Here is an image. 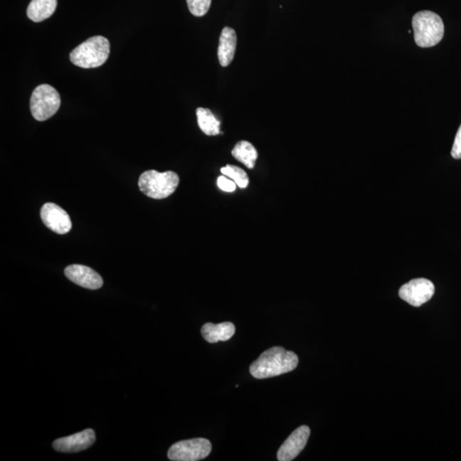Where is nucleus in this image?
Segmentation results:
<instances>
[{
    "mask_svg": "<svg viewBox=\"0 0 461 461\" xmlns=\"http://www.w3.org/2000/svg\"><path fill=\"white\" fill-rule=\"evenodd\" d=\"M451 155L455 159H461V125L457 132L454 144L451 151Z\"/></svg>",
    "mask_w": 461,
    "mask_h": 461,
    "instance_id": "nucleus-20",
    "label": "nucleus"
},
{
    "mask_svg": "<svg viewBox=\"0 0 461 461\" xmlns=\"http://www.w3.org/2000/svg\"><path fill=\"white\" fill-rule=\"evenodd\" d=\"M309 435L310 429L307 425H302L294 430L277 451V460L292 461L297 458L305 447Z\"/></svg>",
    "mask_w": 461,
    "mask_h": 461,
    "instance_id": "nucleus-9",
    "label": "nucleus"
},
{
    "mask_svg": "<svg viewBox=\"0 0 461 461\" xmlns=\"http://www.w3.org/2000/svg\"><path fill=\"white\" fill-rule=\"evenodd\" d=\"M196 117L200 129L208 136L220 134L221 122L212 113V111L205 108L196 110Z\"/></svg>",
    "mask_w": 461,
    "mask_h": 461,
    "instance_id": "nucleus-16",
    "label": "nucleus"
},
{
    "mask_svg": "<svg viewBox=\"0 0 461 461\" xmlns=\"http://www.w3.org/2000/svg\"><path fill=\"white\" fill-rule=\"evenodd\" d=\"M298 361L296 354L282 347H272L252 363L250 373L258 379L276 377L296 369Z\"/></svg>",
    "mask_w": 461,
    "mask_h": 461,
    "instance_id": "nucleus-1",
    "label": "nucleus"
},
{
    "mask_svg": "<svg viewBox=\"0 0 461 461\" xmlns=\"http://www.w3.org/2000/svg\"><path fill=\"white\" fill-rule=\"evenodd\" d=\"M221 172L225 176L233 179L238 187L246 188L249 185V177H248L245 171L241 168H238L237 166L226 165L224 168H221Z\"/></svg>",
    "mask_w": 461,
    "mask_h": 461,
    "instance_id": "nucleus-17",
    "label": "nucleus"
},
{
    "mask_svg": "<svg viewBox=\"0 0 461 461\" xmlns=\"http://www.w3.org/2000/svg\"><path fill=\"white\" fill-rule=\"evenodd\" d=\"M41 216L43 223L55 233L65 234L72 228V222L68 213L53 203L43 205Z\"/></svg>",
    "mask_w": 461,
    "mask_h": 461,
    "instance_id": "nucleus-8",
    "label": "nucleus"
},
{
    "mask_svg": "<svg viewBox=\"0 0 461 461\" xmlns=\"http://www.w3.org/2000/svg\"><path fill=\"white\" fill-rule=\"evenodd\" d=\"M95 440L94 430L87 429L81 433L55 440L53 447L55 450L61 452H77L88 450L95 443Z\"/></svg>",
    "mask_w": 461,
    "mask_h": 461,
    "instance_id": "nucleus-10",
    "label": "nucleus"
},
{
    "mask_svg": "<svg viewBox=\"0 0 461 461\" xmlns=\"http://www.w3.org/2000/svg\"><path fill=\"white\" fill-rule=\"evenodd\" d=\"M232 155L235 159L242 162L250 169L255 168V162L258 158V152L254 145L245 140L239 141L235 145Z\"/></svg>",
    "mask_w": 461,
    "mask_h": 461,
    "instance_id": "nucleus-15",
    "label": "nucleus"
},
{
    "mask_svg": "<svg viewBox=\"0 0 461 461\" xmlns=\"http://www.w3.org/2000/svg\"><path fill=\"white\" fill-rule=\"evenodd\" d=\"M110 51V42L106 38L94 36L71 51L70 61L75 66L83 68L100 67L108 59Z\"/></svg>",
    "mask_w": 461,
    "mask_h": 461,
    "instance_id": "nucleus-3",
    "label": "nucleus"
},
{
    "mask_svg": "<svg viewBox=\"0 0 461 461\" xmlns=\"http://www.w3.org/2000/svg\"><path fill=\"white\" fill-rule=\"evenodd\" d=\"M57 6L58 0H32L27 9V16L34 23H41L53 15Z\"/></svg>",
    "mask_w": 461,
    "mask_h": 461,
    "instance_id": "nucleus-14",
    "label": "nucleus"
},
{
    "mask_svg": "<svg viewBox=\"0 0 461 461\" xmlns=\"http://www.w3.org/2000/svg\"><path fill=\"white\" fill-rule=\"evenodd\" d=\"M217 185L220 189L226 192H233L236 190L237 184L233 179L226 176H220L217 179Z\"/></svg>",
    "mask_w": 461,
    "mask_h": 461,
    "instance_id": "nucleus-19",
    "label": "nucleus"
},
{
    "mask_svg": "<svg viewBox=\"0 0 461 461\" xmlns=\"http://www.w3.org/2000/svg\"><path fill=\"white\" fill-rule=\"evenodd\" d=\"M414 41L423 48L437 46L444 36L443 21L438 14L430 11L416 13L413 17Z\"/></svg>",
    "mask_w": 461,
    "mask_h": 461,
    "instance_id": "nucleus-2",
    "label": "nucleus"
},
{
    "mask_svg": "<svg viewBox=\"0 0 461 461\" xmlns=\"http://www.w3.org/2000/svg\"><path fill=\"white\" fill-rule=\"evenodd\" d=\"M61 100L57 90L50 85H38L30 98V110L34 119L44 122L58 112Z\"/></svg>",
    "mask_w": 461,
    "mask_h": 461,
    "instance_id": "nucleus-5",
    "label": "nucleus"
},
{
    "mask_svg": "<svg viewBox=\"0 0 461 461\" xmlns=\"http://www.w3.org/2000/svg\"><path fill=\"white\" fill-rule=\"evenodd\" d=\"M179 178L173 171L164 173L149 170L140 175L139 186L141 191L149 198L164 199L177 189Z\"/></svg>",
    "mask_w": 461,
    "mask_h": 461,
    "instance_id": "nucleus-4",
    "label": "nucleus"
},
{
    "mask_svg": "<svg viewBox=\"0 0 461 461\" xmlns=\"http://www.w3.org/2000/svg\"><path fill=\"white\" fill-rule=\"evenodd\" d=\"M211 442L205 438H194L178 442L170 447L169 459L174 461H198L211 454Z\"/></svg>",
    "mask_w": 461,
    "mask_h": 461,
    "instance_id": "nucleus-6",
    "label": "nucleus"
},
{
    "mask_svg": "<svg viewBox=\"0 0 461 461\" xmlns=\"http://www.w3.org/2000/svg\"><path fill=\"white\" fill-rule=\"evenodd\" d=\"M202 335L203 339L211 344H216L218 341H228L232 339L235 333V326L231 322L220 324L206 323L202 327Z\"/></svg>",
    "mask_w": 461,
    "mask_h": 461,
    "instance_id": "nucleus-13",
    "label": "nucleus"
},
{
    "mask_svg": "<svg viewBox=\"0 0 461 461\" xmlns=\"http://www.w3.org/2000/svg\"><path fill=\"white\" fill-rule=\"evenodd\" d=\"M236 47L237 36L234 29L224 28L221 31L218 46V58L222 67H228L233 62Z\"/></svg>",
    "mask_w": 461,
    "mask_h": 461,
    "instance_id": "nucleus-12",
    "label": "nucleus"
},
{
    "mask_svg": "<svg viewBox=\"0 0 461 461\" xmlns=\"http://www.w3.org/2000/svg\"><path fill=\"white\" fill-rule=\"evenodd\" d=\"M68 280L81 287L90 290H97L102 287V277L98 273L83 265H70L64 270Z\"/></svg>",
    "mask_w": 461,
    "mask_h": 461,
    "instance_id": "nucleus-11",
    "label": "nucleus"
},
{
    "mask_svg": "<svg viewBox=\"0 0 461 461\" xmlns=\"http://www.w3.org/2000/svg\"><path fill=\"white\" fill-rule=\"evenodd\" d=\"M186 2L191 14L199 17L207 14L212 0H186Z\"/></svg>",
    "mask_w": 461,
    "mask_h": 461,
    "instance_id": "nucleus-18",
    "label": "nucleus"
},
{
    "mask_svg": "<svg viewBox=\"0 0 461 461\" xmlns=\"http://www.w3.org/2000/svg\"><path fill=\"white\" fill-rule=\"evenodd\" d=\"M435 293L433 282L426 279H415L401 286L399 296L413 307H420L428 302Z\"/></svg>",
    "mask_w": 461,
    "mask_h": 461,
    "instance_id": "nucleus-7",
    "label": "nucleus"
}]
</instances>
